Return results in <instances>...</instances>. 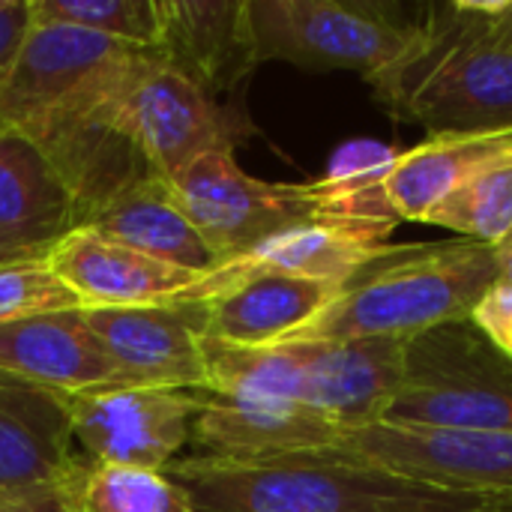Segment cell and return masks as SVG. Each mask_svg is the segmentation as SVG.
<instances>
[{
  "instance_id": "e0dca14e",
  "label": "cell",
  "mask_w": 512,
  "mask_h": 512,
  "mask_svg": "<svg viewBox=\"0 0 512 512\" xmlns=\"http://www.w3.org/2000/svg\"><path fill=\"white\" fill-rule=\"evenodd\" d=\"M75 231V198L27 135L0 126V246L15 258H45Z\"/></svg>"
},
{
  "instance_id": "7a4b0ae2",
  "label": "cell",
  "mask_w": 512,
  "mask_h": 512,
  "mask_svg": "<svg viewBox=\"0 0 512 512\" xmlns=\"http://www.w3.org/2000/svg\"><path fill=\"white\" fill-rule=\"evenodd\" d=\"M192 512H486L495 495L441 489L336 453L180 456L165 468Z\"/></svg>"
},
{
  "instance_id": "30bf717a",
  "label": "cell",
  "mask_w": 512,
  "mask_h": 512,
  "mask_svg": "<svg viewBox=\"0 0 512 512\" xmlns=\"http://www.w3.org/2000/svg\"><path fill=\"white\" fill-rule=\"evenodd\" d=\"M324 453L459 492H512V432H441L366 426L345 429Z\"/></svg>"
},
{
  "instance_id": "d6986e66",
  "label": "cell",
  "mask_w": 512,
  "mask_h": 512,
  "mask_svg": "<svg viewBox=\"0 0 512 512\" xmlns=\"http://www.w3.org/2000/svg\"><path fill=\"white\" fill-rule=\"evenodd\" d=\"M204 408L195 420L192 444L198 456L258 459L282 453L327 450L345 429L333 420L282 402L201 393Z\"/></svg>"
},
{
  "instance_id": "6da1fadb",
  "label": "cell",
  "mask_w": 512,
  "mask_h": 512,
  "mask_svg": "<svg viewBox=\"0 0 512 512\" xmlns=\"http://www.w3.org/2000/svg\"><path fill=\"white\" fill-rule=\"evenodd\" d=\"M366 81L393 120L429 135L512 132V0L420 6L411 48Z\"/></svg>"
},
{
  "instance_id": "83f0119b",
  "label": "cell",
  "mask_w": 512,
  "mask_h": 512,
  "mask_svg": "<svg viewBox=\"0 0 512 512\" xmlns=\"http://www.w3.org/2000/svg\"><path fill=\"white\" fill-rule=\"evenodd\" d=\"M33 24L30 0H0V81L6 78L24 36Z\"/></svg>"
},
{
  "instance_id": "1f68e13d",
  "label": "cell",
  "mask_w": 512,
  "mask_h": 512,
  "mask_svg": "<svg viewBox=\"0 0 512 512\" xmlns=\"http://www.w3.org/2000/svg\"><path fill=\"white\" fill-rule=\"evenodd\" d=\"M6 261H18V258H15V255H9V252L0 246V264H6Z\"/></svg>"
},
{
  "instance_id": "8fae6325",
  "label": "cell",
  "mask_w": 512,
  "mask_h": 512,
  "mask_svg": "<svg viewBox=\"0 0 512 512\" xmlns=\"http://www.w3.org/2000/svg\"><path fill=\"white\" fill-rule=\"evenodd\" d=\"M84 315L117 372V387L207 390L204 300L132 309H84Z\"/></svg>"
},
{
  "instance_id": "5b68a950",
  "label": "cell",
  "mask_w": 512,
  "mask_h": 512,
  "mask_svg": "<svg viewBox=\"0 0 512 512\" xmlns=\"http://www.w3.org/2000/svg\"><path fill=\"white\" fill-rule=\"evenodd\" d=\"M387 426L441 432H512V357L471 318L405 339L402 384Z\"/></svg>"
},
{
  "instance_id": "4dcf8cb0",
  "label": "cell",
  "mask_w": 512,
  "mask_h": 512,
  "mask_svg": "<svg viewBox=\"0 0 512 512\" xmlns=\"http://www.w3.org/2000/svg\"><path fill=\"white\" fill-rule=\"evenodd\" d=\"M486 512H512V492H501L489 501Z\"/></svg>"
},
{
  "instance_id": "ffe728a7",
  "label": "cell",
  "mask_w": 512,
  "mask_h": 512,
  "mask_svg": "<svg viewBox=\"0 0 512 512\" xmlns=\"http://www.w3.org/2000/svg\"><path fill=\"white\" fill-rule=\"evenodd\" d=\"M339 285L297 276H252L207 303V336L231 348H273L309 324Z\"/></svg>"
},
{
  "instance_id": "9a60e30c",
  "label": "cell",
  "mask_w": 512,
  "mask_h": 512,
  "mask_svg": "<svg viewBox=\"0 0 512 512\" xmlns=\"http://www.w3.org/2000/svg\"><path fill=\"white\" fill-rule=\"evenodd\" d=\"M66 396L0 369V498L60 486L72 450Z\"/></svg>"
},
{
  "instance_id": "484cf974",
  "label": "cell",
  "mask_w": 512,
  "mask_h": 512,
  "mask_svg": "<svg viewBox=\"0 0 512 512\" xmlns=\"http://www.w3.org/2000/svg\"><path fill=\"white\" fill-rule=\"evenodd\" d=\"M66 309H84V303L45 258L0 264V324Z\"/></svg>"
},
{
  "instance_id": "8992f818",
  "label": "cell",
  "mask_w": 512,
  "mask_h": 512,
  "mask_svg": "<svg viewBox=\"0 0 512 512\" xmlns=\"http://www.w3.org/2000/svg\"><path fill=\"white\" fill-rule=\"evenodd\" d=\"M246 18L258 66L285 60L372 78L411 48L420 9L393 0H246Z\"/></svg>"
},
{
  "instance_id": "cb8c5ba5",
  "label": "cell",
  "mask_w": 512,
  "mask_h": 512,
  "mask_svg": "<svg viewBox=\"0 0 512 512\" xmlns=\"http://www.w3.org/2000/svg\"><path fill=\"white\" fill-rule=\"evenodd\" d=\"M426 225L498 246L512 234V141L480 162L432 213Z\"/></svg>"
},
{
  "instance_id": "ac0fdd59",
  "label": "cell",
  "mask_w": 512,
  "mask_h": 512,
  "mask_svg": "<svg viewBox=\"0 0 512 512\" xmlns=\"http://www.w3.org/2000/svg\"><path fill=\"white\" fill-rule=\"evenodd\" d=\"M393 231V225L375 222L312 219L276 231L246 255L225 261L219 270L225 288L252 276H297L342 285L363 261L393 243Z\"/></svg>"
},
{
  "instance_id": "d4e9b609",
  "label": "cell",
  "mask_w": 512,
  "mask_h": 512,
  "mask_svg": "<svg viewBox=\"0 0 512 512\" xmlns=\"http://www.w3.org/2000/svg\"><path fill=\"white\" fill-rule=\"evenodd\" d=\"M36 21L66 24L105 39L153 51L156 0H30Z\"/></svg>"
},
{
  "instance_id": "7402d4cb",
  "label": "cell",
  "mask_w": 512,
  "mask_h": 512,
  "mask_svg": "<svg viewBox=\"0 0 512 512\" xmlns=\"http://www.w3.org/2000/svg\"><path fill=\"white\" fill-rule=\"evenodd\" d=\"M512 132H444L396 153L384 174V195L399 222H429V213L489 156L504 150Z\"/></svg>"
},
{
  "instance_id": "ba28073f",
  "label": "cell",
  "mask_w": 512,
  "mask_h": 512,
  "mask_svg": "<svg viewBox=\"0 0 512 512\" xmlns=\"http://www.w3.org/2000/svg\"><path fill=\"white\" fill-rule=\"evenodd\" d=\"M174 201L219 264L282 228L321 219L315 183H270L246 174L234 150H213L165 180Z\"/></svg>"
},
{
  "instance_id": "44dd1931",
  "label": "cell",
  "mask_w": 512,
  "mask_h": 512,
  "mask_svg": "<svg viewBox=\"0 0 512 512\" xmlns=\"http://www.w3.org/2000/svg\"><path fill=\"white\" fill-rule=\"evenodd\" d=\"M78 228L168 264L192 270L222 267L219 258L201 240V234L192 228L180 204L174 201L168 183L153 174L114 192L108 201L90 210Z\"/></svg>"
},
{
  "instance_id": "f1b7e54d",
  "label": "cell",
  "mask_w": 512,
  "mask_h": 512,
  "mask_svg": "<svg viewBox=\"0 0 512 512\" xmlns=\"http://www.w3.org/2000/svg\"><path fill=\"white\" fill-rule=\"evenodd\" d=\"M0 512H72V507H69L63 483H60L54 489H39V492L0 498Z\"/></svg>"
},
{
  "instance_id": "f546056e",
  "label": "cell",
  "mask_w": 512,
  "mask_h": 512,
  "mask_svg": "<svg viewBox=\"0 0 512 512\" xmlns=\"http://www.w3.org/2000/svg\"><path fill=\"white\" fill-rule=\"evenodd\" d=\"M495 258H498V282L512 288V234L495 246Z\"/></svg>"
},
{
  "instance_id": "603a6c76",
  "label": "cell",
  "mask_w": 512,
  "mask_h": 512,
  "mask_svg": "<svg viewBox=\"0 0 512 512\" xmlns=\"http://www.w3.org/2000/svg\"><path fill=\"white\" fill-rule=\"evenodd\" d=\"M72 512H192L183 486L165 471L78 459L63 480Z\"/></svg>"
},
{
  "instance_id": "2e32d148",
  "label": "cell",
  "mask_w": 512,
  "mask_h": 512,
  "mask_svg": "<svg viewBox=\"0 0 512 512\" xmlns=\"http://www.w3.org/2000/svg\"><path fill=\"white\" fill-rule=\"evenodd\" d=\"M0 369L60 396L117 387V372L84 309L3 321Z\"/></svg>"
},
{
  "instance_id": "5bb4252c",
  "label": "cell",
  "mask_w": 512,
  "mask_h": 512,
  "mask_svg": "<svg viewBox=\"0 0 512 512\" xmlns=\"http://www.w3.org/2000/svg\"><path fill=\"white\" fill-rule=\"evenodd\" d=\"M153 54L225 102L258 66L246 0H156Z\"/></svg>"
},
{
  "instance_id": "4fadbf2b",
  "label": "cell",
  "mask_w": 512,
  "mask_h": 512,
  "mask_svg": "<svg viewBox=\"0 0 512 512\" xmlns=\"http://www.w3.org/2000/svg\"><path fill=\"white\" fill-rule=\"evenodd\" d=\"M297 372V402L342 429L384 423L399 384L405 342H285Z\"/></svg>"
},
{
  "instance_id": "4316f807",
  "label": "cell",
  "mask_w": 512,
  "mask_h": 512,
  "mask_svg": "<svg viewBox=\"0 0 512 512\" xmlns=\"http://www.w3.org/2000/svg\"><path fill=\"white\" fill-rule=\"evenodd\" d=\"M471 321L477 324V330L483 336H489V342L495 348H501L507 357H512V288L495 282L483 300L474 306Z\"/></svg>"
},
{
  "instance_id": "3957f363",
  "label": "cell",
  "mask_w": 512,
  "mask_h": 512,
  "mask_svg": "<svg viewBox=\"0 0 512 512\" xmlns=\"http://www.w3.org/2000/svg\"><path fill=\"white\" fill-rule=\"evenodd\" d=\"M495 282L498 258L489 243H390L363 261L336 297L285 342H405L438 324L471 318Z\"/></svg>"
},
{
  "instance_id": "277c9868",
  "label": "cell",
  "mask_w": 512,
  "mask_h": 512,
  "mask_svg": "<svg viewBox=\"0 0 512 512\" xmlns=\"http://www.w3.org/2000/svg\"><path fill=\"white\" fill-rule=\"evenodd\" d=\"M135 51L141 48L33 18L0 81V126L27 135L42 150L96 129Z\"/></svg>"
},
{
  "instance_id": "52a82bcc",
  "label": "cell",
  "mask_w": 512,
  "mask_h": 512,
  "mask_svg": "<svg viewBox=\"0 0 512 512\" xmlns=\"http://www.w3.org/2000/svg\"><path fill=\"white\" fill-rule=\"evenodd\" d=\"M111 123L162 180L204 153L237 150L255 135L243 105L207 96L153 51L132 54L111 96Z\"/></svg>"
},
{
  "instance_id": "7c38bea8",
  "label": "cell",
  "mask_w": 512,
  "mask_h": 512,
  "mask_svg": "<svg viewBox=\"0 0 512 512\" xmlns=\"http://www.w3.org/2000/svg\"><path fill=\"white\" fill-rule=\"evenodd\" d=\"M45 261L78 294L84 309L201 303L225 288L222 270H192L135 252L93 231H69Z\"/></svg>"
},
{
  "instance_id": "9c48e42d",
  "label": "cell",
  "mask_w": 512,
  "mask_h": 512,
  "mask_svg": "<svg viewBox=\"0 0 512 512\" xmlns=\"http://www.w3.org/2000/svg\"><path fill=\"white\" fill-rule=\"evenodd\" d=\"M69 429L90 462L165 471L192 444L198 390L102 387L66 396Z\"/></svg>"
}]
</instances>
